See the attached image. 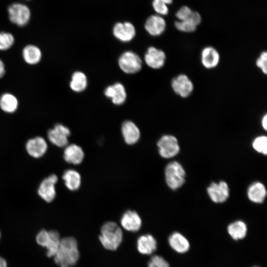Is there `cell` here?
I'll list each match as a JSON object with an SVG mask.
<instances>
[{"instance_id": "obj_1", "label": "cell", "mask_w": 267, "mask_h": 267, "mask_svg": "<svg viewBox=\"0 0 267 267\" xmlns=\"http://www.w3.org/2000/svg\"><path fill=\"white\" fill-rule=\"evenodd\" d=\"M79 256L76 239L73 237H66L61 239L58 249L53 258L55 263L59 267H72L77 264Z\"/></svg>"}, {"instance_id": "obj_2", "label": "cell", "mask_w": 267, "mask_h": 267, "mask_svg": "<svg viewBox=\"0 0 267 267\" xmlns=\"http://www.w3.org/2000/svg\"><path fill=\"white\" fill-rule=\"evenodd\" d=\"M99 239L105 249L116 250L123 240L122 229L115 222H106L101 228Z\"/></svg>"}, {"instance_id": "obj_3", "label": "cell", "mask_w": 267, "mask_h": 267, "mask_svg": "<svg viewBox=\"0 0 267 267\" xmlns=\"http://www.w3.org/2000/svg\"><path fill=\"white\" fill-rule=\"evenodd\" d=\"M36 241L38 245L46 248L48 257H53L60 245L61 238L59 233L54 230L42 229L36 235Z\"/></svg>"}, {"instance_id": "obj_4", "label": "cell", "mask_w": 267, "mask_h": 267, "mask_svg": "<svg viewBox=\"0 0 267 267\" xmlns=\"http://www.w3.org/2000/svg\"><path fill=\"white\" fill-rule=\"evenodd\" d=\"M165 175L166 183L172 189L176 190L184 183L185 172L178 162L169 163L165 168Z\"/></svg>"}, {"instance_id": "obj_5", "label": "cell", "mask_w": 267, "mask_h": 267, "mask_svg": "<svg viewBox=\"0 0 267 267\" xmlns=\"http://www.w3.org/2000/svg\"><path fill=\"white\" fill-rule=\"evenodd\" d=\"M7 13L9 20L20 27L27 25L31 16L30 8L26 4L21 2L10 4L7 8Z\"/></svg>"}, {"instance_id": "obj_6", "label": "cell", "mask_w": 267, "mask_h": 267, "mask_svg": "<svg viewBox=\"0 0 267 267\" xmlns=\"http://www.w3.org/2000/svg\"><path fill=\"white\" fill-rule=\"evenodd\" d=\"M118 63L121 70L129 74L137 73L141 69L142 66L140 57L132 51H126L121 54Z\"/></svg>"}, {"instance_id": "obj_7", "label": "cell", "mask_w": 267, "mask_h": 267, "mask_svg": "<svg viewBox=\"0 0 267 267\" xmlns=\"http://www.w3.org/2000/svg\"><path fill=\"white\" fill-rule=\"evenodd\" d=\"M157 146L160 155L164 158L173 157L179 151L178 140L172 135L162 136L157 142Z\"/></svg>"}, {"instance_id": "obj_8", "label": "cell", "mask_w": 267, "mask_h": 267, "mask_svg": "<svg viewBox=\"0 0 267 267\" xmlns=\"http://www.w3.org/2000/svg\"><path fill=\"white\" fill-rule=\"evenodd\" d=\"M174 92L182 98L189 96L194 89L192 81L185 74H180L174 77L171 81Z\"/></svg>"}, {"instance_id": "obj_9", "label": "cell", "mask_w": 267, "mask_h": 267, "mask_svg": "<svg viewBox=\"0 0 267 267\" xmlns=\"http://www.w3.org/2000/svg\"><path fill=\"white\" fill-rule=\"evenodd\" d=\"M71 134L69 129L61 124H56L49 129L47 135L48 140L59 147H65L68 144V137Z\"/></svg>"}, {"instance_id": "obj_10", "label": "cell", "mask_w": 267, "mask_h": 267, "mask_svg": "<svg viewBox=\"0 0 267 267\" xmlns=\"http://www.w3.org/2000/svg\"><path fill=\"white\" fill-rule=\"evenodd\" d=\"M57 181V176L55 174H51L44 178L40 183L38 193L44 201L50 203L54 200L56 195L55 184Z\"/></svg>"}, {"instance_id": "obj_11", "label": "cell", "mask_w": 267, "mask_h": 267, "mask_svg": "<svg viewBox=\"0 0 267 267\" xmlns=\"http://www.w3.org/2000/svg\"><path fill=\"white\" fill-rule=\"evenodd\" d=\"M113 34L120 42H129L135 36L136 30L130 22H119L113 27Z\"/></svg>"}, {"instance_id": "obj_12", "label": "cell", "mask_w": 267, "mask_h": 267, "mask_svg": "<svg viewBox=\"0 0 267 267\" xmlns=\"http://www.w3.org/2000/svg\"><path fill=\"white\" fill-rule=\"evenodd\" d=\"M144 61L150 68L159 69L165 64L166 56L164 51L154 46L149 47L145 54Z\"/></svg>"}, {"instance_id": "obj_13", "label": "cell", "mask_w": 267, "mask_h": 267, "mask_svg": "<svg viewBox=\"0 0 267 267\" xmlns=\"http://www.w3.org/2000/svg\"><path fill=\"white\" fill-rule=\"evenodd\" d=\"M47 148L46 141L42 136H36L30 138L25 144L27 153L34 158L43 157L46 152Z\"/></svg>"}, {"instance_id": "obj_14", "label": "cell", "mask_w": 267, "mask_h": 267, "mask_svg": "<svg viewBox=\"0 0 267 267\" xmlns=\"http://www.w3.org/2000/svg\"><path fill=\"white\" fill-rule=\"evenodd\" d=\"M207 193L215 203H223L229 196V188L225 181L213 182L207 188Z\"/></svg>"}, {"instance_id": "obj_15", "label": "cell", "mask_w": 267, "mask_h": 267, "mask_svg": "<svg viewBox=\"0 0 267 267\" xmlns=\"http://www.w3.org/2000/svg\"><path fill=\"white\" fill-rule=\"evenodd\" d=\"M166 27L165 19L158 14L149 16L145 21L144 28L151 36L157 37L162 34Z\"/></svg>"}, {"instance_id": "obj_16", "label": "cell", "mask_w": 267, "mask_h": 267, "mask_svg": "<svg viewBox=\"0 0 267 267\" xmlns=\"http://www.w3.org/2000/svg\"><path fill=\"white\" fill-rule=\"evenodd\" d=\"M104 93L107 97L111 99L113 104L117 105L123 104L127 98L125 88L120 83H116L108 86Z\"/></svg>"}, {"instance_id": "obj_17", "label": "cell", "mask_w": 267, "mask_h": 267, "mask_svg": "<svg viewBox=\"0 0 267 267\" xmlns=\"http://www.w3.org/2000/svg\"><path fill=\"white\" fill-rule=\"evenodd\" d=\"M220 60L218 51L211 46L203 48L201 52V62L204 68L212 69L216 67Z\"/></svg>"}, {"instance_id": "obj_18", "label": "cell", "mask_w": 267, "mask_h": 267, "mask_svg": "<svg viewBox=\"0 0 267 267\" xmlns=\"http://www.w3.org/2000/svg\"><path fill=\"white\" fill-rule=\"evenodd\" d=\"M121 224L126 230L136 232L141 226L142 222L139 215L134 211L125 212L121 218Z\"/></svg>"}, {"instance_id": "obj_19", "label": "cell", "mask_w": 267, "mask_h": 267, "mask_svg": "<svg viewBox=\"0 0 267 267\" xmlns=\"http://www.w3.org/2000/svg\"><path fill=\"white\" fill-rule=\"evenodd\" d=\"M121 132L126 143L133 145L136 143L140 138V132L139 128L133 122L126 121L121 127Z\"/></svg>"}, {"instance_id": "obj_20", "label": "cell", "mask_w": 267, "mask_h": 267, "mask_svg": "<svg viewBox=\"0 0 267 267\" xmlns=\"http://www.w3.org/2000/svg\"><path fill=\"white\" fill-rule=\"evenodd\" d=\"M84 152L82 148L75 144H68L63 151L64 160L69 164L79 165L84 158Z\"/></svg>"}, {"instance_id": "obj_21", "label": "cell", "mask_w": 267, "mask_h": 267, "mask_svg": "<svg viewBox=\"0 0 267 267\" xmlns=\"http://www.w3.org/2000/svg\"><path fill=\"white\" fill-rule=\"evenodd\" d=\"M168 242L170 247L178 253H185L190 248V244L187 239L178 232H174L169 236Z\"/></svg>"}, {"instance_id": "obj_22", "label": "cell", "mask_w": 267, "mask_h": 267, "mask_svg": "<svg viewBox=\"0 0 267 267\" xmlns=\"http://www.w3.org/2000/svg\"><path fill=\"white\" fill-rule=\"evenodd\" d=\"M157 241L151 235L147 234L140 236L137 240L138 252L143 255H151L157 249Z\"/></svg>"}, {"instance_id": "obj_23", "label": "cell", "mask_w": 267, "mask_h": 267, "mask_svg": "<svg viewBox=\"0 0 267 267\" xmlns=\"http://www.w3.org/2000/svg\"><path fill=\"white\" fill-rule=\"evenodd\" d=\"M267 191L264 185L256 182L252 183L248 188L247 195L250 201L256 203H262L266 196Z\"/></svg>"}, {"instance_id": "obj_24", "label": "cell", "mask_w": 267, "mask_h": 267, "mask_svg": "<svg viewBox=\"0 0 267 267\" xmlns=\"http://www.w3.org/2000/svg\"><path fill=\"white\" fill-rule=\"evenodd\" d=\"M62 178L66 187L71 191L77 190L81 186V175L75 170H66L63 174Z\"/></svg>"}, {"instance_id": "obj_25", "label": "cell", "mask_w": 267, "mask_h": 267, "mask_svg": "<svg viewBox=\"0 0 267 267\" xmlns=\"http://www.w3.org/2000/svg\"><path fill=\"white\" fill-rule=\"evenodd\" d=\"M176 16L178 21H188L199 25L201 22L200 14L196 11H192L189 7L183 6L177 12Z\"/></svg>"}, {"instance_id": "obj_26", "label": "cell", "mask_w": 267, "mask_h": 267, "mask_svg": "<svg viewBox=\"0 0 267 267\" xmlns=\"http://www.w3.org/2000/svg\"><path fill=\"white\" fill-rule=\"evenodd\" d=\"M22 56L27 63L35 65L40 61L42 54L41 49L38 46L29 44L23 48Z\"/></svg>"}, {"instance_id": "obj_27", "label": "cell", "mask_w": 267, "mask_h": 267, "mask_svg": "<svg viewBox=\"0 0 267 267\" xmlns=\"http://www.w3.org/2000/svg\"><path fill=\"white\" fill-rule=\"evenodd\" d=\"M227 232L233 239L235 240L242 239L246 236L247 226L243 221H236L228 225Z\"/></svg>"}, {"instance_id": "obj_28", "label": "cell", "mask_w": 267, "mask_h": 267, "mask_svg": "<svg viewBox=\"0 0 267 267\" xmlns=\"http://www.w3.org/2000/svg\"><path fill=\"white\" fill-rule=\"evenodd\" d=\"M71 89L76 92H80L86 89L88 86L86 75L81 71L74 72L70 82Z\"/></svg>"}, {"instance_id": "obj_29", "label": "cell", "mask_w": 267, "mask_h": 267, "mask_svg": "<svg viewBox=\"0 0 267 267\" xmlns=\"http://www.w3.org/2000/svg\"><path fill=\"white\" fill-rule=\"evenodd\" d=\"M18 106L17 98L12 94L5 93L0 97V108L5 112H14Z\"/></svg>"}, {"instance_id": "obj_30", "label": "cell", "mask_w": 267, "mask_h": 267, "mask_svg": "<svg viewBox=\"0 0 267 267\" xmlns=\"http://www.w3.org/2000/svg\"><path fill=\"white\" fill-rule=\"evenodd\" d=\"M172 2L173 0H153L152 6L158 15H166L169 12L167 5Z\"/></svg>"}, {"instance_id": "obj_31", "label": "cell", "mask_w": 267, "mask_h": 267, "mask_svg": "<svg viewBox=\"0 0 267 267\" xmlns=\"http://www.w3.org/2000/svg\"><path fill=\"white\" fill-rule=\"evenodd\" d=\"M14 43V38L10 33L0 32V50L9 49Z\"/></svg>"}, {"instance_id": "obj_32", "label": "cell", "mask_w": 267, "mask_h": 267, "mask_svg": "<svg viewBox=\"0 0 267 267\" xmlns=\"http://www.w3.org/2000/svg\"><path fill=\"white\" fill-rule=\"evenodd\" d=\"M253 147L259 153L266 155L267 153V138L265 135L257 137L253 142Z\"/></svg>"}, {"instance_id": "obj_33", "label": "cell", "mask_w": 267, "mask_h": 267, "mask_svg": "<svg viewBox=\"0 0 267 267\" xmlns=\"http://www.w3.org/2000/svg\"><path fill=\"white\" fill-rule=\"evenodd\" d=\"M175 26L178 31L184 33L193 32L197 28V26L191 22L178 20L175 21Z\"/></svg>"}, {"instance_id": "obj_34", "label": "cell", "mask_w": 267, "mask_h": 267, "mask_svg": "<svg viewBox=\"0 0 267 267\" xmlns=\"http://www.w3.org/2000/svg\"><path fill=\"white\" fill-rule=\"evenodd\" d=\"M148 267H170L168 262L158 255L152 256L148 262Z\"/></svg>"}, {"instance_id": "obj_35", "label": "cell", "mask_w": 267, "mask_h": 267, "mask_svg": "<svg viewBox=\"0 0 267 267\" xmlns=\"http://www.w3.org/2000/svg\"><path fill=\"white\" fill-rule=\"evenodd\" d=\"M267 52H262L256 61V65L264 74L267 73Z\"/></svg>"}, {"instance_id": "obj_36", "label": "cell", "mask_w": 267, "mask_h": 267, "mask_svg": "<svg viewBox=\"0 0 267 267\" xmlns=\"http://www.w3.org/2000/svg\"><path fill=\"white\" fill-rule=\"evenodd\" d=\"M262 126L265 130L267 128V115L265 114L262 117L261 120Z\"/></svg>"}, {"instance_id": "obj_37", "label": "cell", "mask_w": 267, "mask_h": 267, "mask_svg": "<svg viewBox=\"0 0 267 267\" xmlns=\"http://www.w3.org/2000/svg\"><path fill=\"white\" fill-rule=\"evenodd\" d=\"M5 74V66L3 61L0 59V78Z\"/></svg>"}, {"instance_id": "obj_38", "label": "cell", "mask_w": 267, "mask_h": 267, "mask_svg": "<svg viewBox=\"0 0 267 267\" xmlns=\"http://www.w3.org/2000/svg\"><path fill=\"white\" fill-rule=\"evenodd\" d=\"M0 267H7L6 261L2 257L0 256Z\"/></svg>"}, {"instance_id": "obj_39", "label": "cell", "mask_w": 267, "mask_h": 267, "mask_svg": "<svg viewBox=\"0 0 267 267\" xmlns=\"http://www.w3.org/2000/svg\"><path fill=\"white\" fill-rule=\"evenodd\" d=\"M0 237H1V232H0Z\"/></svg>"}, {"instance_id": "obj_40", "label": "cell", "mask_w": 267, "mask_h": 267, "mask_svg": "<svg viewBox=\"0 0 267 267\" xmlns=\"http://www.w3.org/2000/svg\"><path fill=\"white\" fill-rule=\"evenodd\" d=\"M259 267L255 266V267Z\"/></svg>"}]
</instances>
